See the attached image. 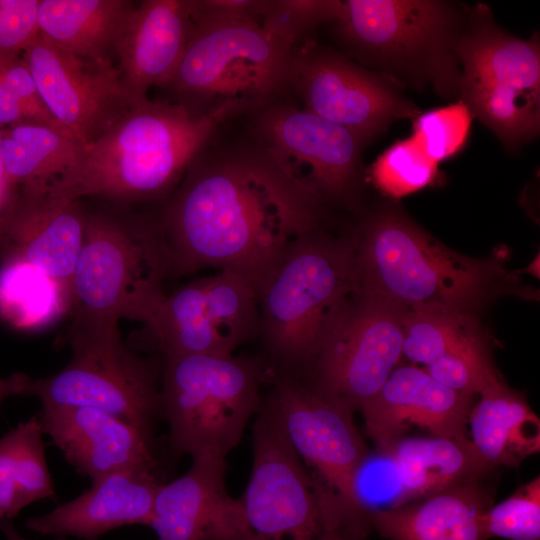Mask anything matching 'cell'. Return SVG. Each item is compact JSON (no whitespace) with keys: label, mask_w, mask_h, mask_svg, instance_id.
Returning <instances> with one entry per match:
<instances>
[{"label":"cell","mask_w":540,"mask_h":540,"mask_svg":"<svg viewBox=\"0 0 540 540\" xmlns=\"http://www.w3.org/2000/svg\"><path fill=\"white\" fill-rule=\"evenodd\" d=\"M406 312L379 297L350 296L307 366L311 382H304L352 414L361 410L402 356Z\"/></svg>","instance_id":"cell-12"},{"label":"cell","mask_w":540,"mask_h":540,"mask_svg":"<svg viewBox=\"0 0 540 540\" xmlns=\"http://www.w3.org/2000/svg\"><path fill=\"white\" fill-rule=\"evenodd\" d=\"M356 288L351 241L317 228L293 242L258 290L259 336L271 365L288 374L307 367Z\"/></svg>","instance_id":"cell-7"},{"label":"cell","mask_w":540,"mask_h":540,"mask_svg":"<svg viewBox=\"0 0 540 540\" xmlns=\"http://www.w3.org/2000/svg\"><path fill=\"white\" fill-rule=\"evenodd\" d=\"M227 540H364L368 525L315 479L268 398L253 426V462Z\"/></svg>","instance_id":"cell-5"},{"label":"cell","mask_w":540,"mask_h":540,"mask_svg":"<svg viewBox=\"0 0 540 540\" xmlns=\"http://www.w3.org/2000/svg\"><path fill=\"white\" fill-rule=\"evenodd\" d=\"M71 311V289L32 264L0 258V318L21 331L44 330Z\"/></svg>","instance_id":"cell-30"},{"label":"cell","mask_w":540,"mask_h":540,"mask_svg":"<svg viewBox=\"0 0 540 540\" xmlns=\"http://www.w3.org/2000/svg\"><path fill=\"white\" fill-rule=\"evenodd\" d=\"M471 408V442L489 467L515 466L540 449V421L526 400L500 378Z\"/></svg>","instance_id":"cell-25"},{"label":"cell","mask_w":540,"mask_h":540,"mask_svg":"<svg viewBox=\"0 0 540 540\" xmlns=\"http://www.w3.org/2000/svg\"><path fill=\"white\" fill-rule=\"evenodd\" d=\"M471 398L440 384L425 370L401 366L361 411L368 435L385 452L412 426L437 437L466 436Z\"/></svg>","instance_id":"cell-19"},{"label":"cell","mask_w":540,"mask_h":540,"mask_svg":"<svg viewBox=\"0 0 540 540\" xmlns=\"http://www.w3.org/2000/svg\"><path fill=\"white\" fill-rule=\"evenodd\" d=\"M84 150L85 145L67 133L22 122L3 129L0 160L17 191L56 194L79 167Z\"/></svg>","instance_id":"cell-24"},{"label":"cell","mask_w":540,"mask_h":540,"mask_svg":"<svg viewBox=\"0 0 540 540\" xmlns=\"http://www.w3.org/2000/svg\"><path fill=\"white\" fill-rule=\"evenodd\" d=\"M351 244L355 294L379 297L407 311L471 314L506 293L531 297L502 260L455 252L395 210L371 217Z\"/></svg>","instance_id":"cell-2"},{"label":"cell","mask_w":540,"mask_h":540,"mask_svg":"<svg viewBox=\"0 0 540 540\" xmlns=\"http://www.w3.org/2000/svg\"><path fill=\"white\" fill-rule=\"evenodd\" d=\"M261 152L295 185L324 201L353 183L366 144L305 109L277 106L257 123Z\"/></svg>","instance_id":"cell-15"},{"label":"cell","mask_w":540,"mask_h":540,"mask_svg":"<svg viewBox=\"0 0 540 540\" xmlns=\"http://www.w3.org/2000/svg\"><path fill=\"white\" fill-rule=\"evenodd\" d=\"M425 371L440 384L472 396L499 379L483 338L456 348L426 366Z\"/></svg>","instance_id":"cell-34"},{"label":"cell","mask_w":540,"mask_h":540,"mask_svg":"<svg viewBox=\"0 0 540 540\" xmlns=\"http://www.w3.org/2000/svg\"><path fill=\"white\" fill-rule=\"evenodd\" d=\"M467 20L456 44L459 100L507 148H518L540 130L539 36L507 33L483 4Z\"/></svg>","instance_id":"cell-10"},{"label":"cell","mask_w":540,"mask_h":540,"mask_svg":"<svg viewBox=\"0 0 540 540\" xmlns=\"http://www.w3.org/2000/svg\"><path fill=\"white\" fill-rule=\"evenodd\" d=\"M416 501V500H414ZM487 497L472 482L368 515L389 540H487Z\"/></svg>","instance_id":"cell-23"},{"label":"cell","mask_w":540,"mask_h":540,"mask_svg":"<svg viewBox=\"0 0 540 540\" xmlns=\"http://www.w3.org/2000/svg\"><path fill=\"white\" fill-rule=\"evenodd\" d=\"M438 174L432 161L410 136L388 147L371 167L376 188L385 196L400 199L431 185Z\"/></svg>","instance_id":"cell-32"},{"label":"cell","mask_w":540,"mask_h":540,"mask_svg":"<svg viewBox=\"0 0 540 540\" xmlns=\"http://www.w3.org/2000/svg\"><path fill=\"white\" fill-rule=\"evenodd\" d=\"M43 434L34 415L0 438V521H10L38 500L56 497Z\"/></svg>","instance_id":"cell-29"},{"label":"cell","mask_w":540,"mask_h":540,"mask_svg":"<svg viewBox=\"0 0 540 540\" xmlns=\"http://www.w3.org/2000/svg\"><path fill=\"white\" fill-rule=\"evenodd\" d=\"M337 31L360 59L397 81L431 84L444 98L458 96L456 44L462 21L455 7L435 0L341 1Z\"/></svg>","instance_id":"cell-9"},{"label":"cell","mask_w":540,"mask_h":540,"mask_svg":"<svg viewBox=\"0 0 540 540\" xmlns=\"http://www.w3.org/2000/svg\"><path fill=\"white\" fill-rule=\"evenodd\" d=\"M0 79L19 104L26 122L46 125L64 132L45 106L22 55L0 59Z\"/></svg>","instance_id":"cell-38"},{"label":"cell","mask_w":540,"mask_h":540,"mask_svg":"<svg viewBox=\"0 0 540 540\" xmlns=\"http://www.w3.org/2000/svg\"><path fill=\"white\" fill-rule=\"evenodd\" d=\"M385 452L395 464L405 503L472 482L490 469L466 436L400 438Z\"/></svg>","instance_id":"cell-27"},{"label":"cell","mask_w":540,"mask_h":540,"mask_svg":"<svg viewBox=\"0 0 540 540\" xmlns=\"http://www.w3.org/2000/svg\"><path fill=\"white\" fill-rule=\"evenodd\" d=\"M135 6L127 0H40L39 35L76 56L114 63Z\"/></svg>","instance_id":"cell-26"},{"label":"cell","mask_w":540,"mask_h":540,"mask_svg":"<svg viewBox=\"0 0 540 540\" xmlns=\"http://www.w3.org/2000/svg\"><path fill=\"white\" fill-rule=\"evenodd\" d=\"M167 253L155 221L86 213L71 279V329H118L121 319L148 326L166 298Z\"/></svg>","instance_id":"cell-6"},{"label":"cell","mask_w":540,"mask_h":540,"mask_svg":"<svg viewBox=\"0 0 540 540\" xmlns=\"http://www.w3.org/2000/svg\"><path fill=\"white\" fill-rule=\"evenodd\" d=\"M227 111L201 115L177 102L132 105L94 142L57 195L139 201L162 196L181 179Z\"/></svg>","instance_id":"cell-3"},{"label":"cell","mask_w":540,"mask_h":540,"mask_svg":"<svg viewBox=\"0 0 540 540\" xmlns=\"http://www.w3.org/2000/svg\"><path fill=\"white\" fill-rule=\"evenodd\" d=\"M40 0H0V59L22 55L39 35Z\"/></svg>","instance_id":"cell-37"},{"label":"cell","mask_w":540,"mask_h":540,"mask_svg":"<svg viewBox=\"0 0 540 540\" xmlns=\"http://www.w3.org/2000/svg\"><path fill=\"white\" fill-rule=\"evenodd\" d=\"M44 434L67 462L92 483L113 472H157L155 437L103 410L85 406L42 408Z\"/></svg>","instance_id":"cell-17"},{"label":"cell","mask_w":540,"mask_h":540,"mask_svg":"<svg viewBox=\"0 0 540 540\" xmlns=\"http://www.w3.org/2000/svg\"><path fill=\"white\" fill-rule=\"evenodd\" d=\"M353 490L366 521L369 514L384 510V505L388 509L405 504L395 464L387 452L366 456L355 473Z\"/></svg>","instance_id":"cell-36"},{"label":"cell","mask_w":540,"mask_h":540,"mask_svg":"<svg viewBox=\"0 0 540 540\" xmlns=\"http://www.w3.org/2000/svg\"><path fill=\"white\" fill-rule=\"evenodd\" d=\"M29 378V376L22 373L13 374L8 378L0 377V408L8 397L24 396Z\"/></svg>","instance_id":"cell-40"},{"label":"cell","mask_w":540,"mask_h":540,"mask_svg":"<svg viewBox=\"0 0 540 540\" xmlns=\"http://www.w3.org/2000/svg\"><path fill=\"white\" fill-rule=\"evenodd\" d=\"M86 213L80 199L16 191L0 222V258L28 262L71 289Z\"/></svg>","instance_id":"cell-18"},{"label":"cell","mask_w":540,"mask_h":540,"mask_svg":"<svg viewBox=\"0 0 540 540\" xmlns=\"http://www.w3.org/2000/svg\"><path fill=\"white\" fill-rule=\"evenodd\" d=\"M67 340L72 351L68 364L48 377H30L24 396L37 397L42 408H97L154 437L162 418L161 361L127 347L119 329L69 328Z\"/></svg>","instance_id":"cell-11"},{"label":"cell","mask_w":540,"mask_h":540,"mask_svg":"<svg viewBox=\"0 0 540 540\" xmlns=\"http://www.w3.org/2000/svg\"><path fill=\"white\" fill-rule=\"evenodd\" d=\"M286 84L294 86L305 110L350 130L366 143L396 120L420 113L400 92L398 81L310 39L294 49Z\"/></svg>","instance_id":"cell-13"},{"label":"cell","mask_w":540,"mask_h":540,"mask_svg":"<svg viewBox=\"0 0 540 540\" xmlns=\"http://www.w3.org/2000/svg\"><path fill=\"white\" fill-rule=\"evenodd\" d=\"M0 530L7 540H29L18 533L11 521H0Z\"/></svg>","instance_id":"cell-41"},{"label":"cell","mask_w":540,"mask_h":540,"mask_svg":"<svg viewBox=\"0 0 540 540\" xmlns=\"http://www.w3.org/2000/svg\"><path fill=\"white\" fill-rule=\"evenodd\" d=\"M225 458L194 456L184 475L161 484L149 524L158 540H227L232 535L240 504L226 491Z\"/></svg>","instance_id":"cell-21"},{"label":"cell","mask_w":540,"mask_h":540,"mask_svg":"<svg viewBox=\"0 0 540 540\" xmlns=\"http://www.w3.org/2000/svg\"><path fill=\"white\" fill-rule=\"evenodd\" d=\"M22 57L50 114L85 146L133 105L113 62L76 56L40 35Z\"/></svg>","instance_id":"cell-16"},{"label":"cell","mask_w":540,"mask_h":540,"mask_svg":"<svg viewBox=\"0 0 540 540\" xmlns=\"http://www.w3.org/2000/svg\"><path fill=\"white\" fill-rule=\"evenodd\" d=\"M147 328L160 361L234 351L207 306L202 278L167 295Z\"/></svg>","instance_id":"cell-28"},{"label":"cell","mask_w":540,"mask_h":540,"mask_svg":"<svg viewBox=\"0 0 540 540\" xmlns=\"http://www.w3.org/2000/svg\"><path fill=\"white\" fill-rule=\"evenodd\" d=\"M187 172L156 222L169 277L215 267L258 292L290 245L318 228L322 201L262 152L217 157Z\"/></svg>","instance_id":"cell-1"},{"label":"cell","mask_w":540,"mask_h":540,"mask_svg":"<svg viewBox=\"0 0 540 540\" xmlns=\"http://www.w3.org/2000/svg\"><path fill=\"white\" fill-rule=\"evenodd\" d=\"M275 369L263 358L194 354L161 361L160 403L169 426L168 456L224 457L258 412L261 387Z\"/></svg>","instance_id":"cell-8"},{"label":"cell","mask_w":540,"mask_h":540,"mask_svg":"<svg viewBox=\"0 0 540 540\" xmlns=\"http://www.w3.org/2000/svg\"><path fill=\"white\" fill-rule=\"evenodd\" d=\"M190 9L178 68L167 85L201 114L231 115L261 105L286 84L290 58L302 40L267 13L261 18L209 17Z\"/></svg>","instance_id":"cell-4"},{"label":"cell","mask_w":540,"mask_h":540,"mask_svg":"<svg viewBox=\"0 0 540 540\" xmlns=\"http://www.w3.org/2000/svg\"><path fill=\"white\" fill-rule=\"evenodd\" d=\"M161 484L157 472H113L93 482L91 488L77 498L28 519L25 527L56 540L69 537L99 540L119 527L149 526L155 495Z\"/></svg>","instance_id":"cell-22"},{"label":"cell","mask_w":540,"mask_h":540,"mask_svg":"<svg viewBox=\"0 0 540 540\" xmlns=\"http://www.w3.org/2000/svg\"><path fill=\"white\" fill-rule=\"evenodd\" d=\"M486 539L540 540V479L534 478L484 514Z\"/></svg>","instance_id":"cell-35"},{"label":"cell","mask_w":540,"mask_h":540,"mask_svg":"<svg viewBox=\"0 0 540 540\" xmlns=\"http://www.w3.org/2000/svg\"><path fill=\"white\" fill-rule=\"evenodd\" d=\"M270 395L293 449L310 474L356 517L355 473L368 455L352 413L314 391L295 375L277 372Z\"/></svg>","instance_id":"cell-14"},{"label":"cell","mask_w":540,"mask_h":540,"mask_svg":"<svg viewBox=\"0 0 540 540\" xmlns=\"http://www.w3.org/2000/svg\"><path fill=\"white\" fill-rule=\"evenodd\" d=\"M189 28V1L145 0L135 6L114 57L133 105L147 100L152 87L169 84L182 59Z\"/></svg>","instance_id":"cell-20"},{"label":"cell","mask_w":540,"mask_h":540,"mask_svg":"<svg viewBox=\"0 0 540 540\" xmlns=\"http://www.w3.org/2000/svg\"><path fill=\"white\" fill-rule=\"evenodd\" d=\"M473 116L467 106L457 101L419 113L413 120L411 137L435 163L452 158L465 146Z\"/></svg>","instance_id":"cell-33"},{"label":"cell","mask_w":540,"mask_h":540,"mask_svg":"<svg viewBox=\"0 0 540 540\" xmlns=\"http://www.w3.org/2000/svg\"><path fill=\"white\" fill-rule=\"evenodd\" d=\"M482 337L472 314L407 311L403 319L402 355L426 366Z\"/></svg>","instance_id":"cell-31"},{"label":"cell","mask_w":540,"mask_h":540,"mask_svg":"<svg viewBox=\"0 0 540 540\" xmlns=\"http://www.w3.org/2000/svg\"><path fill=\"white\" fill-rule=\"evenodd\" d=\"M26 122L19 104L0 79V129Z\"/></svg>","instance_id":"cell-39"}]
</instances>
